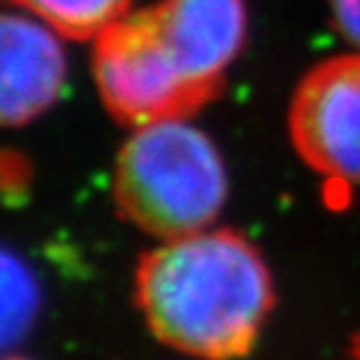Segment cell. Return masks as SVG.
<instances>
[{
	"mask_svg": "<svg viewBox=\"0 0 360 360\" xmlns=\"http://www.w3.org/2000/svg\"><path fill=\"white\" fill-rule=\"evenodd\" d=\"M135 300L153 335L200 360L253 353L276 305L263 253L243 233L215 228L143 253Z\"/></svg>",
	"mask_w": 360,
	"mask_h": 360,
	"instance_id": "obj_1",
	"label": "cell"
},
{
	"mask_svg": "<svg viewBox=\"0 0 360 360\" xmlns=\"http://www.w3.org/2000/svg\"><path fill=\"white\" fill-rule=\"evenodd\" d=\"M120 215L160 240L195 236L223 213L228 170L210 135L186 120L135 128L115 158Z\"/></svg>",
	"mask_w": 360,
	"mask_h": 360,
	"instance_id": "obj_2",
	"label": "cell"
},
{
	"mask_svg": "<svg viewBox=\"0 0 360 360\" xmlns=\"http://www.w3.org/2000/svg\"><path fill=\"white\" fill-rule=\"evenodd\" d=\"M93 78L105 110L133 130L186 120L220 96L193 73L153 6L130 11L98 35Z\"/></svg>",
	"mask_w": 360,
	"mask_h": 360,
	"instance_id": "obj_3",
	"label": "cell"
},
{
	"mask_svg": "<svg viewBox=\"0 0 360 360\" xmlns=\"http://www.w3.org/2000/svg\"><path fill=\"white\" fill-rule=\"evenodd\" d=\"M288 133L303 163L335 186H360V53L335 56L300 78Z\"/></svg>",
	"mask_w": 360,
	"mask_h": 360,
	"instance_id": "obj_4",
	"label": "cell"
},
{
	"mask_svg": "<svg viewBox=\"0 0 360 360\" xmlns=\"http://www.w3.org/2000/svg\"><path fill=\"white\" fill-rule=\"evenodd\" d=\"M65 51L58 33L33 15L0 13V125L40 118L65 85Z\"/></svg>",
	"mask_w": 360,
	"mask_h": 360,
	"instance_id": "obj_5",
	"label": "cell"
},
{
	"mask_svg": "<svg viewBox=\"0 0 360 360\" xmlns=\"http://www.w3.org/2000/svg\"><path fill=\"white\" fill-rule=\"evenodd\" d=\"M153 11L183 48L193 73L223 90L248 38L245 0H158Z\"/></svg>",
	"mask_w": 360,
	"mask_h": 360,
	"instance_id": "obj_6",
	"label": "cell"
},
{
	"mask_svg": "<svg viewBox=\"0 0 360 360\" xmlns=\"http://www.w3.org/2000/svg\"><path fill=\"white\" fill-rule=\"evenodd\" d=\"M40 313V283L30 265L0 245V353L28 335Z\"/></svg>",
	"mask_w": 360,
	"mask_h": 360,
	"instance_id": "obj_7",
	"label": "cell"
},
{
	"mask_svg": "<svg viewBox=\"0 0 360 360\" xmlns=\"http://www.w3.org/2000/svg\"><path fill=\"white\" fill-rule=\"evenodd\" d=\"M63 38H98L108 25L130 13L133 0H13Z\"/></svg>",
	"mask_w": 360,
	"mask_h": 360,
	"instance_id": "obj_8",
	"label": "cell"
},
{
	"mask_svg": "<svg viewBox=\"0 0 360 360\" xmlns=\"http://www.w3.org/2000/svg\"><path fill=\"white\" fill-rule=\"evenodd\" d=\"M338 33L360 48V0H328Z\"/></svg>",
	"mask_w": 360,
	"mask_h": 360,
	"instance_id": "obj_9",
	"label": "cell"
},
{
	"mask_svg": "<svg viewBox=\"0 0 360 360\" xmlns=\"http://www.w3.org/2000/svg\"><path fill=\"white\" fill-rule=\"evenodd\" d=\"M6 360H25V358H6Z\"/></svg>",
	"mask_w": 360,
	"mask_h": 360,
	"instance_id": "obj_10",
	"label": "cell"
}]
</instances>
